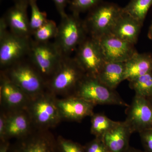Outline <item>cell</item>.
<instances>
[{"instance_id":"cell-26","label":"cell","mask_w":152,"mask_h":152,"mask_svg":"<svg viewBox=\"0 0 152 152\" xmlns=\"http://www.w3.org/2000/svg\"><path fill=\"white\" fill-rule=\"evenodd\" d=\"M103 1V0H72L69 9L72 13L78 14L91 10Z\"/></svg>"},{"instance_id":"cell-16","label":"cell","mask_w":152,"mask_h":152,"mask_svg":"<svg viewBox=\"0 0 152 152\" xmlns=\"http://www.w3.org/2000/svg\"><path fill=\"white\" fill-rule=\"evenodd\" d=\"M28 6L24 4H15L2 17L12 33L24 37L32 38L30 19L28 16Z\"/></svg>"},{"instance_id":"cell-18","label":"cell","mask_w":152,"mask_h":152,"mask_svg":"<svg viewBox=\"0 0 152 152\" xmlns=\"http://www.w3.org/2000/svg\"><path fill=\"white\" fill-rule=\"evenodd\" d=\"M142 26V24L123 11L110 33L124 40L135 45Z\"/></svg>"},{"instance_id":"cell-22","label":"cell","mask_w":152,"mask_h":152,"mask_svg":"<svg viewBox=\"0 0 152 152\" xmlns=\"http://www.w3.org/2000/svg\"><path fill=\"white\" fill-rule=\"evenodd\" d=\"M152 6V0H130L127 5L123 8V11L143 24Z\"/></svg>"},{"instance_id":"cell-7","label":"cell","mask_w":152,"mask_h":152,"mask_svg":"<svg viewBox=\"0 0 152 152\" xmlns=\"http://www.w3.org/2000/svg\"><path fill=\"white\" fill-rule=\"evenodd\" d=\"M64 57L54 42H37L32 39L28 57L43 78L46 85L58 67Z\"/></svg>"},{"instance_id":"cell-4","label":"cell","mask_w":152,"mask_h":152,"mask_svg":"<svg viewBox=\"0 0 152 152\" xmlns=\"http://www.w3.org/2000/svg\"><path fill=\"white\" fill-rule=\"evenodd\" d=\"M123 13V8L113 3L102 1L91 9L84 20L88 35L98 39L110 34Z\"/></svg>"},{"instance_id":"cell-8","label":"cell","mask_w":152,"mask_h":152,"mask_svg":"<svg viewBox=\"0 0 152 152\" xmlns=\"http://www.w3.org/2000/svg\"><path fill=\"white\" fill-rule=\"evenodd\" d=\"M32 38L15 34L9 30L0 33V67L2 70L27 58Z\"/></svg>"},{"instance_id":"cell-36","label":"cell","mask_w":152,"mask_h":152,"mask_svg":"<svg viewBox=\"0 0 152 152\" xmlns=\"http://www.w3.org/2000/svg\"><path fill=\"white\" fill-rule=\"evenodd\" d=\"M148 100L149 101L150 103L151 104L152 106V97H151L148 98Z\"/></svg>"},{"instance_id":"cell-28","label":"cell","mask_w":152,"mask_h":152,"mask_svg":"<svg viewBox=\"0 0 152 152\" xmlns=\"http://www.w3.org/2000/svg\"><path fill=\"white\" fill-rule=\"evenodd\" d=\"M85 152H109L102 139L95 137L84 146Z\"/></svg>"},{"instance_id":"cell-1","label":"cell","mask_w":152,"mask_h":152,"mask_svg":"<svg viewBox=\"0 0 152 152\" xmlns=\"http://www.w3.org/2000/svg\"><path fill=\"white\" fill-rule=\"evenodd\" d=\"M86 75L74 57L64 56L47 83V90L56 96L65 98L73 96Z\"/></svg>"},{"instance_id":"cell-2","label":"cell","mask_w":152,"mask_h":152,"mask_svg":"<svg viewBox=\"0 0 152 152\" xmlns=\"http://www.w3.org/2000/svg\"><path fill=\"white\" fill-rule=\"evenodd\" d=\"M1 72L31 100L47 90L46 83L28 57L1 70Z\"/></svg>"},{"instance_id":"cell-15","label":"cell","mask_w":152,"mask_h":152,"mask_svg":"<svg viewBox=\"0 0 152 152\" xmlns=\"http://www.w3.org/2000/svg\"><path fill=\"white\" fill-rule=\"evenodd\" d=\"M4 112L6 115L5 140H16L24 137L35 128L26 108Z\"/></svg>"},{"instance_id":"cell-37","label":"cell","mask_w":152,"mask_h":152,"mask_svg":"<svg viewBox=\"0 0 152 152\" xmlns=\"http://www.w3.org/2000/svg\"><path fill=\"white\" fill-rule=\"evenodd\" d=\"M151 25H152V22Z\"/></svg>"},{"instance_id":"cell-34","label":"cell","mask_w":152,"mask_h":152,"mask_svg":"<svg viewBox=\"0 0 152 152\" xmlns=\"http://www.w3.org/2000/svg\"><path fill=\"white\" fill-rule=\"evenodd\" d=\"M125 152H147L145 151H142L138 149L135 148H133L131 146L129 147V148Z\"/></svg>"},{"instance_id":"cell-29","label":"cell","mask_w":152,"mask_h":152,"mask_svg":"<svg viewBox=\"0 0 152 152\" xmlns=\"http://www.w3.org/2000/svg\"><path fill=\"white\" fill-rule=\"evenodd\" d=\"M141 141L147 152H152V129L139 133Z\"/></svg>"},{"instance_id":"cell-11","label":"cell","mask_w":152,"mask_h":152,"mask_svg":"<svg viewBox=\"0 0 152 152\" xmlns=\"http://www.w3.org/2000/svg\"><path fill=\"white\" fill-rule=\"evenodd\" d=\"M125 113V122L133 133L152 129V106L147 98L135 95Z\"/></svg>"},{"instance_id":"cell-14","label":"cell","mask_w":152,"mask_h":152,"mask_svg":"<svg viewBox=\"0 0 152 152\" xmlns=\"http://www.w3.org/2000/svg\"><path fill=\"white\" fill-rule=\"evenodd\" d=\"M0 79L2 110L7 112L26 108L31 100L28 97L1 72Z\"/></svg>"},{"instance_id":"cell-33","label":"cell","mask_w":152,"mask_h":152,"mask_svg":"<svg viewBox=\"0 0 152 152\" xmlns=\"http://www.w3.org/2000/svg\"><path fill=\"white\" fill-rule=\"evenodd\" d=\"M15 4H24L29 6L30 3L32 1H37V0H12Z\"/></svg>"},{"instance_id":"cell-10","label":"cell","mask_w":152,"mask_h":152,"mask_svg":"<svg viewBox=\"0 0 152 152\" xmlns=\"http://www.w3.org/2000/svg\"><path fill=\"white\" fill-rule=\"evenodd\" d=\"M75 52L74 58L86 75L97 77L106 62L98 40L88 36Z\"/></svg>"},{"instance_id":"cell-6","label":"cell","mask_w":152,"mask_h":152,"mask_svg":"<svg viewBox=\"0 0 152 152\" xmlns=\"http://www.w3.org/2000/svg\"><path fill=\"white\" fill-rule=\"evenodd\" d=\"M73 96H77L95 105L128 107V104L115 89L104 84L97 77L86 75Z\"/></svg>"},{"instance_id":"cell-17","label":"cell","mask_w":152,"mask_h":152,"mask_svg":"<svg viewBox=\"0 0 152 152\" xmlns=\"http://www.w3.org/2000/svg\"><path fill=\"white\" fill-rule=\"evenodd\" d=\"M132 134L130 128L125 121H119L102 139L109 152H125L130 146L129 141Z\"/></svg>"},{"instance_id":"cell-31","label":"cell","mask_w":152,"mask_h":152,"mask_svg":"<svg viewBox=\"0 0 152 152\" xmlns=\"http://www.w3.org/2000/svg\"><path fill=\"white\" fill-rule=\"evenodd\" d=\"M6 115L2 110L0 114V140H5Z\"/></svg>"},{"instance_id":"cell-23","label":"cell","mask_w":152,"mask_h":152,"mask_svg":"<svg viewBox=\"0 0 152 152\" xmlns=\"http://www.w3.org/2000/svg\"><path fill=\"white\" fill-rule=\"evenodd\" d=\"M129 86L135 95L148 99L152 97V72L146 74L129 82Z\"/></svg>"},{"instance_id":"cell-12","label":"cell","mask_w":152,"mask_h":152,"mask_svg":"<svg viewBox=\"0 0 152 152\" xmlns=\"http://www.w3.org/2000/svg\"><path fill=\"white\" fill-rule=\"evenodd\" d=\"M97 39L106 62H126L137 52L135 45L111 33Z\"/></svg>"},{"instance_id":"cell-24","label":"cell","mask_w":152,"mask_h":152,"mask_svg":"<svg viewBox=\"0 0 152 152\" xmlns=\"http://www.w3.org/2000/svg\"><path fill=\"white\" fill-rule=\"evenodd\" d=\"M58 26L54 21L48 20L33 33V39L37 42H47L57 36Z\"/></svg>"},{"instance_id":"cell-21","label":"cell","mask_w":152,"mask_h":152,"mask_svg":"<svg viewBox=\"0 0 152 152\" xmlns=\"http://www.w3.org/2000/svg\"><path fill=\"white\" fill-rule=\"evenodd\" d=\"M91 117L90 132L95 137L102 139L106 133L118 124L104 114L94 113Z\"/></svg>"},{"instance_id":"cell-35","label":"cell","mask_w":152,"mask_h":152,"mask_svg":"<svg viewBox=\"0 0 152 152\" xmlns=\"http://www.w3.org/2000/svg\"><path fill=\"white\" fill-rule=\"evenodd\" d=\"M148 37L152 41V26H150L149 29L148 33Z\"/></svg>"},{"instance_id":"cell-5","label":"cell","mask_w":152,"mask_h":152,"mask_svg":"<svg viewBox=\"0 0 152 152\" xmlns=\"http://www.w3.org/2000/svg\"><path fill=\"white\" fill-rule=\"evenodd\" d=\"M57 100L56 96L47 90L30 100L26 110L35 128L50 129L62 121Z\"/></svg>"},{"instance_id":"cell-20","label":"cell","mask_w":152,"mask_h":152,"mask_svg":"<svg viewBox=\"0 0 152 152\" xmlns=\"http://www.w3.org/2000/svg\"><path fill=\"white\" fill-rule=\"evenodd\" d=\"M125 62H106L97 77L104 84L115 89L125 80Z\"/></svg>"},{"instance_id":"cell-9","label":"cell","mask_w":152,"mask_h":152,"mask_svg":"<svg viewBox=\"0 0 152 152\" xmlns=\"http://www.w3.org/2000/svg\"><path fill=\"white\" fill-rule=\"evenodd\" d=\"M9 152H60L57 138L49 129L34 128L11 144Z\"/></svg>"},{"instance_id":"cell-27","label":"cell","mask_w":152,"mask_h":152,"mask_svg":"<svg viewBox=\"0 0 152 152\" xmlns=\"http://www.w3.org/2000/svg\"><path fill=\"white\" fill-rule=\"evenodd\" d=\"M60 152H85L84 146L59 136L57 138Z\"/></svg>"},{"instance_id":"cell-25","label":"cell","mask_w":152,"mask_h":152,"mask_svg":"<svg viewBox=\"0 0 152 152\" xmlns=\"http://www.w3.org/2000/svg\"><path fill=\"white\" fill-rule=\"evenodd\" d=\"M31 15L30 19V26L32 34L37 29L42 26L48 20L47 14L45 12L40 11L37 1H32L30 3Z\"/></svg>"},{"instance_id":"cell-32","label":"cell","mask_w":152,"mask_h":152,"mask_svg":"<svg viewBox=\"0 0 152 152\" xmlns=\"http://www.w3.org/2000/svg\"><path fill=\"white\" fill-rule=\"evenodd\" d=\"M0 152H9L11 143L9 140H0Z\"/></svg>"},{"instance_id":"cell-19","label":"cell","mask_w":152,"mask_h":152,"mask_svg":"<svg viewBox=\"0 0 152 152\" xmlns=\"http://www.w3.org/2000/svg\"><path fill=\"white\" fill-rule=\"evenodd\" d=\"M125 80L129 82L152 72V54L137 52L125 62Z\"/></svg>"},{"instance_id":"cell-30","label":"cell","mask_w":152,"mask_h":152,"mask_svg":"<svg viewBox=\"0 0 152 152\" xmlns=\"http://www.w3.org/2000/svg\"><path fill=\"white\" fill-rule=\"evenodd\" d=\"M56 6L57 10L61 17L65 15V9L68 4H69V0H52Z\"/></svg>"},{"instance_id":"cell-13","label":"cell","mask_w":152,"mask_h":152,"mask_svg":"<svg viewBox=\"0 0 152 152\" xmlns=\"http://www.w3.org/2000/svg\"><path fill=\"white\" fill-rule=\"evenodd\" d=\"M62 120L80 122L94 113L96 105L77 96H72L57 100Z\"/></svg>"},{"instance_id":"cell-3","label":"cell","mask_w":152,"mask_h":152,"mask_svg":"<svg viewBox=\"0 0 152 152\" xmlns=\"http://www.w3.org/2000/svg\"><path fill=\"white\" fill-rule=\"evenodd\" d=\"M61 17L54 42L64 56H70L88 36L80 15L66 13Z\"/></svg>"}]
</instances>
